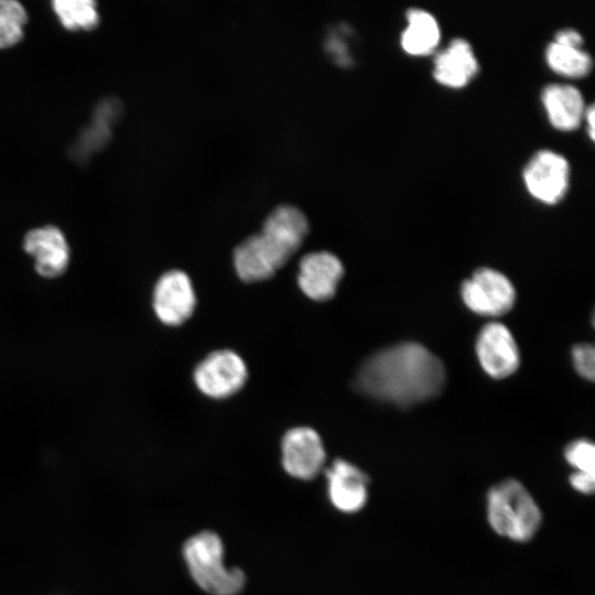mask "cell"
I'll return each instance as SVG.
<instances>
[{"label":"cell","mask_w":595,"mask_h":595,"mask_svg":"<svg viewBox=\"0 0 595 595\" xmlns=\"http://www.w3.org/2000/svg\"><path fill=\"white\" fill-rule=\"evenodd\" d=\"M570 485L576 491L591 495L595 488V474L573 472L569 477Z\"/></svg>","instance_id":"603a6c76"},{"label":"cell","mask_w":595,"mask_h":595,"mask_svg":"<svg viewBox=\"0 0 595 595\" xmlns=\"http://www.w3.org/2000/svg\"><path fill=\"white\" fill-rule=\"evenodd\" d=\"M572 359L576 371L588 380L595 375V350L591 344H578L572 349Z\"/></svg>","instance_id":"7402d4cb"},{"label":"cell","mask_w":595,"mask_h":595,"mask_svg":"<svg viewBox=\"0 0 595 595\" xmlns=\"http://www.w3.org/2000/svg\"><path fill=\"white\" fill-rule=\"evenodd\" d=\"M476 354L483 369L494 378H505L519 365V350L510 331L501 323L486 324L476 340Z\"/></svg>","instance_id":"8fae6325"},{"label":"cell","mask_w":595,"mask_h":595,"mask_svg":"<svg viewBox=\"0 0 595 595\" xmlns=\"http://www.w3.org/2000/svg\"><path fill=\"white\" fill-rule=\"evenodd\" d=\"M23 248L34 258L35 270L44 278L58 277L68 266L69 247L63 231L56 226L31 229L24 236Z\"/></svg>","instance_id":"7c38bea8"},{"label":"cell","mask_w":595,"mask_h":595,"mask_svg":"<svg viewBox=\"0 0 595 595\" xmlns=\"http://www.w3.org/2000/svg\"><path fill=\"white\" fill-rule=\"evenodd\" d=\"M584 115L586 117V121L588 125V133L592 139H594V106L589 105L585 111Z\"/></svg>","instance_id":"d4e9b609"},{"label":"cell","mask_w":595,"mask_h":595,"mask_svg":"<svg viewBox=\"0 0 595 595\" xmlns=\"http://www.w3.org/2000/svg\"><path fill=\"white\" fill-rule=\"evenodd\" d=\"M554 42L564 45L578 46L582 44V35L574 29H563L555 34Z\"/></svg>","instance_id":"cb8c5ba5"},{"label":"cell","mask_w":595,"mask_h":595,"mask_svg":"<svg viewBox=\"0 0 595 595\" xmlns=\"http://www.w3.org/2000/svg\"><path fill=\"white\" fill-rule=\"evenodd\" d=\"M327 496L335 509L345 513L361 510L368 500L369 477L358 466L336 458L324 470Z\"/></svg>","instance_id":"30bf717a"},{"label":"cell","mask_w":595,"mask_h":595,"mask_svg":"<svg viewBox=\"0 0 595 595\" xmlns=\"http://www.w3.org/2000/svg\"><path fill=\"white\" fill-rule=\"evenodd\" d=\"M343 274V264L335 255L328 251H315L301 259L298 283L310 299L326 301L335 294Z\"/></svg>","instance_id":"4fadbf2b"},{"label":"cell","mask_w":595,"mask_h":595,"mask_svg":"<svg viewBox=\"0 0 595 595\" xmlns=\"http://www.w3.org/2000/svg\"><path fill=\"white\" fill-rule=\"evenodd\" d=\"M408 24L401 33L403 50L412 55H423L436 46L441 33L436 19L429 11L411 8L407 11Z\"/></svg>","instance_id":"2e32d148"},{"label":"cell","mask_w":595,"mask_h":595,"mask_svg":"<svg viewBox=\"0 0 595 595\" xmlns=\"http://www.w3.org/2000/svg\"><path fill=\"white\" fill-rule=\"evenodd\" d=\"M434 78L450 87H462L477 73L478 62L470 44L461 37L450 42L435 55Z\"/></svg>","instance_id":"5bb4252c"},{"label":"cell","mask_w":595,"mask_h":595,"mask_svg":"<svg viewBox=\"0 0 595 595\" xmlns=\"http://www.w3.org/2000/svg\"><path fill=\"white\" fill-rule=\"evenodd\" d=\"M309 232L304 213L281 204L270 212L260 232L246 238L234 251V264L246 282L269 279L301 247Z\"/></svg>","instance_id":"7a4b0ae2"},{"label":"cell","mask_w":595,"mask_h":595,"mask_svg":"<svg viewBox=\"0 0 595 595\" xmlns=\"http://www.w3.org/2000/svg\"><path fill=\"white\" fill-rule=\"evenodd\" d=\"M487 519L493 530L516 542L531 540L542 522V513L529 490L516 479L494 485L487 494Z\"/></svg>","instance_id":"277c9868"},{"label":"cell","mask_w":595,"mask_h":595,"mask_svg":"<svg viewBox=\"0 0 595 595\" xmlns=\"http://www.w3.org/2000/svg\"><path fill=\"white\" fill-rule=\"evenodd\" d=\"M570 167L566 159L552 150L538 151L523 170V180L530 194L552 204L566 192Z\"/></svg>","instance_id":"ba28073f"},{"label":"cell","mask_w":595,"mask_h":595,"mask_svg":"<svg viewBox=\"0 0 595 595\" xmlns=\"http://www.w3.org/2000/svg\"><path fill=\"white\" fill-rule=\"evenodd\" d=\"M28 13L21 2L0 0V48H8L23 37Z\"/></svg>","instance_id":"ffe728a7"},{"label":"cell","mask_w":595,"mask_h":595,"mask_svg":"<svg viewBox=\"0 0 595 595\" xmlns=\"http://www.w3.org/2000/svg\"><path fill=\"white\" fill-rule=\"evenodd\" d=\"M550 122L561 130L576 128L584 115V100L581 91L569 84H549L542 90Z\"/></svg>","instance_id":"9a60e30c"},{"label":"cell","mask_w":595,"mask_h":595,"mask_svg":"<svg viewBox=\"0 0 595 595\" xmlns=\"http://www.w3.org/2000/svg\"><path fill=\"white\" fill-rule=\"evenodd\" d=\"M247 380V367L235 351H213L203 359L194 371L197 388L206 396L223 399L232 396Z\"/></svg>","instance_id":"8992f818"},{"label":"cell","mask_w":595,"mask_h":595,"mask_svg":"<svg viewBox=\"0 0 595 595\" xmlns=\"http://www.w3.org/2000/svg\"><path fill=\"white\" fill-rule=\"evenodd\" d=\"M119 115L120 105L118 101L112 99L102 101L95 111L94 125L82 133L74 152L79 158H84L99 150L110 139L111 125Z\"/></svg>","instance_id":"e0dca14e"},{"label":"cell","mask_w":595,"mask_h":595,"mask_svg":"<svg viewBox=\"0 0 595 595\" xmlns=\"http://www.w3.org/2000/svg\"><path fill=\"white\" fill-rule=\"evenodd\" d=\"M564 457L575 472L595 474V446L591 441L580 439L571 442L565 447Z\"/></svg>","instance_id":"44dd1931"},{"label":"cell","mask_w":595,"mask_h":595,"mask_svg":"<svg viewBox=\"0 0 595 595\" xmlns=\"http://www.w3.org/2000/svg\"><path fill=\"white\" fill-rule=\"evenodd\" d=\"M195 305V292L185 272L171 270L161 275L153 291V309L162 323L170 326L184 323Z\"/></svg>","instance_id":"9c48e42d"},{"label":"cell","mask_w":595,"mask_h":595,"mask_svg":"<svg viewBox=\"0 0 595 595\" xmlns=\"http://www.w3.org/2000/svg\"><path fill=\"white\" fill-rule=\"evenodd\" d=\"M462 298L473 312L498 316L507 313L516 300V291L509 279L502 273L482 268L462 284Z\"/></svg>","instance_id":"5b68a950"},{"label":"cell","mask_w":595,"mask_h":595,"mask_svg":"<svg viewBox=\"0 0 595 595\" xmlns=\"http://www.w3.org/2000/svg\"><path fill=\"white\" fill-rule=\"evenodd\" d=\"M545 60L555 72L566 76H583L592 67V58L578 46L551 42L545 48Z\"/></svg>","instance_id":"ac0fdd59"},{"label":"cell","mask_w":595,"mask_h":595,"mask_svg":"<svg viewBox=\"0 0 595 595\" xmlns=\"http://www.w3.org/2000/svg\"><path fill=\"white\" fill-rule=\"evenodd\" d=\"M282 466L301 480L315 478L323 469L326 453L318 433L307 426L289 430L281 442Z\"/></svg>","instance_id":"52a82bcc"},{"label":"cell","mask_w":595,"mask_h":595,"mask_svg":"<svg viewBox=\"0 0 595 595\" xmlns=\"http://www.w3.org/2000/svg\"><path fill=\"white\" fill-rule=\"evenodd\" d=\"M356 381L366 394L404 407L436 396L444 386L445 369L421 344L402 343L371 355Z\"/></svg>","instance_id":"6da1fadb"},{"label":"cell","mask_w":595,"mask_h":595,"mask_svg":"<svg viewBox=\"0 0 595 595\" xmlns=\"http://www.w3.org/2000/svg\"><path fill=\"white\" fill-rule=\"evenodd\" d=\"M182 554L192 580L209 595H239L247 583L245 572L224 562L225 547L214 531L203 530L183 544Z\"/></svg>","instance_id":"3957f363"},{"label":"cell","mask_w":595,"mask_h":595,"mask_svg":"<svg viewBox=\"0 0 595 595\" xmlns=\"http://www.w3.org/2000/svg\"><path fill=\"white\" fill-rule=\"evenodd\" d=\"M52 8L61 24L67 30L87 31L99 23L97 3L93 0H54Z\"/></svg>","instance_id":"d6986e66"}]
</instances>
